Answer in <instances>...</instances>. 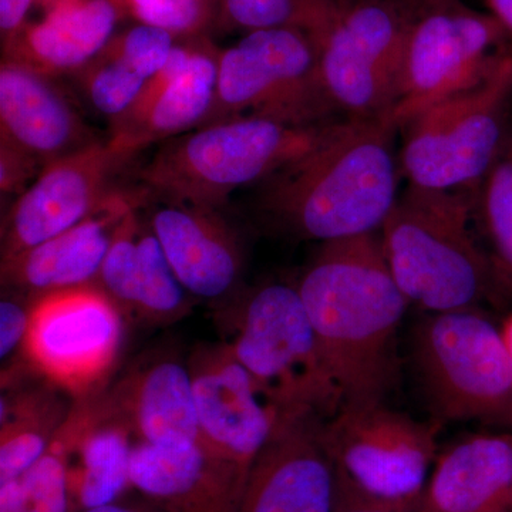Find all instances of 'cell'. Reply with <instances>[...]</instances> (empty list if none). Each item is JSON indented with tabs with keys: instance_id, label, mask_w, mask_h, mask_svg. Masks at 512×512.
I'll use <instances>...</instances> for the list:
<instances>
[{
	"instance_id": "cell-1",
	"label": "cell",
	"mask_w": 512,
	"mask_h": 512,
	"mask_svg": "<svg viewBox=\"0 0 512 512\" xmlns=\"http://www.w3.org/2000/svg\"><path fill=\"white\" fill-rule=\"evenodd\" d=\"M296 288L343 406L386 402L400 380L397 336L410 305L380 232L322 242Z\"/></svg>"
},
{
	"instance_id": "cell-2",
	"label": "cell",
	"mask_w": 512,
	"mask_h": 512,
	"mask_svg": "<svg viewBox=\"0 0 512 512\" xmlns=\"http://www.w3.org/2000/svg\"><path fill=\"white\" fill-rule=\"evenodd\" d=\"M397 131L389 114L329 123L311 150L262 181V210L320 244L380 231L399 197Z\"/></svg>"
},
{
	"instance_id": "cell-3",
	"label": "cell",
	"mask_w": 512,
	"mask_h": 512,
	"mask_svg": "<svg viewBox=\"0 0 512 512\" xmlns=\"http://www.w3.org/2000/svg\"><path fill=\"white\" fill-rule=\"evenodd\" d=\"M474 200L467 188L409 184L380 228L390 271L410 306L424 313L494 302L490 256L474 237Z\"/></svg>"
},
{
	"instance_id": "cell-4",
	"label": "cell",
	"mask_w": 512,
	"mask_h": 512,
	"mask_svg": "<svg viewBox=\"0 0 512 512\" xmlns=\"http://www.w3.org/2000/svg\"><path fill=\"white\" fill-rule=\"evenodd\" d=\"M222 340L288 414L328 420L343 399L320 352L296 285L241 288L215 308Z\"/></svg>"
},
{
	"instance_id": "cell-5",
	"label": "cell",
	"mask_w": 512,
	"mask_h": 512,
	"mask_svg": "<svg viewBox=\"0 0 512 512\" xmlns=\"http://www.w3.org/2000/svg\"><path fill=\"white\" fill-rule=\"evenodd\" d=\"M328 124L259 117L207 124L163 141L137 178L153 198L221 208L238 188L262 183L311 150Z\"/></svg>"
},
{
	"instance_id": "cell-6",
	"label": "cell",
	"mask_w": 512,
	"mask_h": 512,
	"mask_svg": "<svg viewBox=\"0 0 512 512\" xmlns=\"http://www.w3.org/2000/svg\"><path fill=\"white\" fill-rule=\"evenodd\" d=\"M410 355L437 421H511V356L480 309L426 313L412 330Z\"/></svg>"
},
{
	"instance_id": "cell-7",
	"label": "cell",
	"mask_w": 512,
	"mask_h": 512,
	"mask_svg": "<svg viewBox=\"0 0 512 512\" xmlns=\"http://www.w3.org/2000/svg\"><path fill=\"white\" fill-rule=\"evenodd\" d=\"M512 53L484 79L404 124L400 170L409 184L433 190L480 185L510 131Z\"/></svg>"
},
{
	"instance_id": "cell-8",
	"label": "cell",
	"mask_w": 512,
	"mask_h": 512,
	"mask_svg": "<svg viewBox=\"0 0 512 512\" xmlns=\"http://www.w3.org/2000/svg\"><path fill=\"white\" fill-rule=\"evenodd\" d=\"M318 42L296 28L245 33L221 49L217 89L202 126L218 121L259 117L320 126L330 113L318 77Z\"/></svg>"
},
{
	"instance_id": "cell-9",
	"label": "cell",
	"mask_w": 512,
	"mask_h": 512,
	"mask_svg": "<svg viewBox=\"0 0 512 512\" xmlns=\"http://www.w3.org/2000/svg\"><path fill=\"white\" fill-rule=\"evenodd\" d=\"M416 13L404 0H360L340 10L316 39L319 84L330 113L345 120L390 116Z\"/></svg>"
},
{
	"instance_id": "cell-10",
	"label": "cell",
	"mask_w": 512,
	"mask_h": 512,
	"mask_svg": "<svg viewBox=\"0 0 512 512\" xmlns=\"http://www.w3.org/2000/svg\"><path fill=\"white\" fill-rule=\"evenodd\" d=\"M439 424L421 423L386 403L343 406L323 421L336 477L376 500L419 511L437 458Z\"/></svg>"
},
{
	"instance_id": "cell-11",
	"label": "cell",
	"mask_w": 512,
	"mask_h": 512,
	"mask_svg": "<svg viewBox=\"0 0 512 512\" xmlns=\"http://www.w3.org/2000/svg\"><path fill=\"white\" fill-rule=\"evenodd\" d=\"M127 320L99 285L35 296L23 369L74 400L109 386Z\"/></svg>"
},
{
	"instance_id": "cell-12",
	"label": "cell",
	"mask_w": 512,
	"mask_h": 512,
	"mask_svg": "<svg viewBox=\"0 0 512 512\" xmlns=\"http://www.w3.org/2000/svg\"><path fill=\"white\" fill-rule=\"evenodd\" d=\"M510 40L493 15L460 0L419 10L407 33L402 87L390 119L400 130L421 111L474 86Z\"/></svg>"
},
{
	"instance_id": "cell-13",
	"label": "cell",
	"mask_w": 512,
	"mask_h": 512,
	"mask_svg": "<svg viewBox=\"0 0 512 512\" xmlns=\"http://www.w3.org/2000/svg\"><path fill=\"white\" fill-rule=\"evenodd\" d=\"M136 151L109 137L46 165L2 224V261L82 222L114 190L111 181Z\"/></svg>"
},
{
	"instance_id": "cell-14",
	"label": "cell",
	"mask_w": 512,
	"mask_h": 512,
	"mask_svg": "<svg viewBox=\"0 0 512 512\" xmlns=\"http://www.w3.org/2000/svg\"><path fill=\"white\" fill-rule=\"evenodd\" d=\"M188 366L202 441L249 471L278 424L291 414L222 342L198 345Z\"/></svg>"
},
{
	"instance_id": "cell-15",
	"label": "cell",
	"mask_w": 512,
	"mask_h": 512,
	"mask_svg": "<svg viewBox=\"0 0 512 512\" xmlns=\"http://www.w3.org/2000/svg\"><path fill=\"white\" fill-rule=\"evenodd\" d=\"M220 52L208 36L177 40L133 106L110 121V137L140 153L201 127L214 104Z\"/></svg>"
},
{
	"instance_id": "cell-16",
	"label": "cell",
	"mask_w": 512,
	"mask_h": 512,
	"mask_svg": "<svg viewBox=\"0 0 512 512\" xmlns=\"http://www.w3.org/2000/svg\"><path fill=\"white\" fill-rule=\"evenodd\" d=\"M323 421L313 414L282 419L249 468L235 512H333L338 481Z\"/></svg>"
},
{
	"instance_id": "cell-17",
	"label": "cell",
	"mask_w": 512,
	"mask_h": 512,
	"mask_svg": "<svg viewBox=\"0 0 512 512\" xmlns=\"http://www.w3.org/2000/svg\"><path fill=\"white\" fill-rule=\"evenodd\" d=\"M147 218L164 254L192 298L227 303L242 288L244 245L220 208L151 198Z\"/></svg>"
},
{
	"instance_id": "cell-18",
	"label": "cell",
	"mask_w": 512,
	"mask_h": 512,
	"mask_svg": "<svg viewBox=\"0 0 512 512\" xmlns=\"http://www.w3.org/2000/svg\"><path fill=\"white\" fill-rule=\"evenodd\" d=\"M146 188H114L82 222L42 244L2 261L3 288L39 296L99 284L101 266L117 228L136 208L147 207Z\"/></svg>"
},
{
	"instance_id": "cell-19",
	"label": "cell",
	"mask_w": 512,
	"mask_h": 512,
	"mask_svg": "<svg viewBox=\"0 0 512 512\" xmlns=\"http://www.w3.org/2000/svg\"><path fill=\"white\" fill-rule=\"evenodd\" d=\"M101 403L111 419L130 431L136 443L204 444L190 366L178 353L138 357L101 392Z\"/></svg>"
},
{
	"instance_id": "cell-20",
	"label": "cell",
	"mask_w": 512,
	"mask_h": 512,
	"mask_svg": "<svg viewBox=\"0 0 512 512\" xmlns=\"http://www.w3.org/2000/svg\"><path fill=\"white\" fill-rule=\"evenodd\" d=\"M249 471L197 441L136 443L133 491L167 512H235Z\"/></svg>"
},
{
	"instance_id": "cell-21",
	"label": "cell",
	"mask_w": 512,
	"mask_h": 512,
	"mask_svg": "<svg viewBox=\"0 0 512 512\" xmlns=\"http://www.w3.org/2000/svg\"><path fill=\"white\" fill-rule=\"evenodd\" d=\"M143 210L131 211L117 228L97 285L127 323L171 325L191 312L195 299L174 274Z\"/></svg>"
},
{
	"instance_id": "cell-22",
	"label": "cell",
	"mask_w": 512,
	"mask_h": 512,
	"mask_svg": "<svg viewBox=\"0 0 512 512\" xmlns=\"http://www.w3.org/2000/svg\"><path fill=\"white\" fill-rule=\"evenodd\" d=\"M97 140L53 77L2 60L0 141L33 158L43 170Z\"/></svg>"
},
{
	"instance_id": "cell-23",
	"label": "cell",
	"mask_w": 512,
	"mask_h": 512,
	"mask_svg": "<svg viewBox=\"0 0 512 512\" xmlns=\"http://www.w3.org/2000/svg\"><path fill=\"white\" fill-rule=\"evenodd\" d=\"M120 10L113 0H56L37 22L2 40V60L46 76L76 74L116 33Z\"/></svg>"
},
{
	"instance_id": "cell-24",
	"label": "cell",
	"mask_w": 512,
	"mask_h": 512,
	"mask_svg": "<svg viewBox=\"0 0 512 512\" xmlns=\"http://www.w3.org/2000/svg\"><path fill=\"white\" fill-rule=\"evenodd\" d=\"M101 392L74 400L62 427L74 512L114 503L133 491L130 466L136 441L106 413Z\"/></svg>"
},
{
	"instance_id": "cell-25",
	"label": "cell",
	"mask_w": 512,
	"mask_h": 512,
	"mask_svg": "<svg viewBox=\"0 0 512 512\" xmlns=\"http://www.w3.org/2000/svg\"><path fill=\"white\" fill-rule=\"evenodd\" d=\"M419 512H512V434H480L437 456Z\"/></svg>"
},
{
	"instance_id": "cell-26",
	"label": "cell",
	"mask_w": 512,
	"mask_h": 512,
	"mask_svg": "<svg viewBox=\"0 0 512 512\" xmlns=\"http://www.w3.org/2000/svg\"><path fill=\"white\" fill-rule=\"evenodd\" d=\"M177 42L173 35L137 25L114 33L107 45L76 73L94 110L119 119L137 100L144 84L164 66Z\"/></svg>"
},
{
	"instance_id": "cell-27",
	"label": "cell",
	"mask_w": 512,
	"mask_h": 512,
	"mask_svg": "<svg viewBox=\"0 0 512 512\" xmlns=\"http://www.w3.org/2000/svg\"><path fill=\"white\" fill-rule=\"evenodd\" d=\"M73 404L70 394L32 373L2 384L0 483L23 476L40 460Z\"/></svg>"
},
{
	"instance_id": "cell-28",
	"label": "cell",
	"mask_w": 512,
	"mask_h": 512,
	"mask_svg": "<svg viewBox=\"0 0 512 512\" xmlns=\"http://www.w3.org/2000/svg\"><path fill=\"white\" fill-rule=\"evenodd\" d=\"M478 218L494 269V302L512 298V126L480 184Z\"/></svg>"
},
{
	"instance_id": "cell-29",
	"label": "cell",
	"mask_w": 512,
	"mask_h": 512,
	"mask_svg": "<svg viewBox=\"0 0 512 512\" xmlns=\"http://www.w3.org/2000/svg\"><path fill=\"white\" fill-rule=\"evenodd\" d=\"M340 10L329 0H218L215 29L229 33L296 28L316 39L332 25Z\"/></svg>"
},
{
	"instance_id": "cell-30",
	"label": "cell",
	"mask_w": 512,
	"mask_h": 512,
	"mask_svg": "<svg viewBox=\"0 0 512 512\" xmlns=\"http://www.w3.org/2000/svg\"><path fill=\"white\" fill-rule=\"evenodd\" d=\"M0 512H74L63 429L23 476L0 483Z\"/></svg>"
},
{
	"instance_id": "cell-31",
	"label": "cell",
	"mask_w": 512,
	"mask_h": 512,
	"mask_svg": "<svg viewBox=\"0 0 512 512\" xmlns=\"http://www.w3.org/2000/svg\"><path fill=\"white\" fill-rule=\"evenodd\" d=\"M123 18L170 33L175 39L208 36L215 29L218 0H113Z\"/></svg>"
},
{
	"instance_id": "cell-32",
	"label": "cell",
	"mask_w": 512,
	"mask_h": 512,
	"mask_svg": "<svg viewBox=\"0 0 512 512\" xmlns=\"http://www.w3.org/2000/svg\"><path fill=\"white\" fill-rule=\"evenodd\" d=\"M0 301V360L2 376L25 372L23 349L28 338L35 296L3 288Z\"/></svg>"
},
{
	"instance_id": "cell-33",
	"label": "cell",
	"mask_w": 512,
	"mask_h": 512,
	"mask_svg": "<svg viewBox=\"0 0 512 512\" xmlns=\"http://www.w3.org/2000/svg\"><path fill=\"white\" fill-rule=\"evenodd\" d=\"M42 167L22 151L0 141V191L3 195L22 194Z\"/></svg>"
},
{
	"instance_id": "cell-34",
	"label": "cell",
	"mask_w": 512,
	"mask_h": 512,
	"mask_svg": "<svg viewBox=\"0 0 512 512\" xmlns=\"http://www.w3.org/2000/svg\"><path fill=\"white\" fill-rule=\"evenodd\" d=\"M336 481H338V488H336L333 512H419L416 508L369 497L345 481L339 480L338 477H336Z\"/></svg>"
},
{
	"instance_id": "cell-35",
	"label": "cell",
	"mask_w": 512,
	"mask_h": 512,
	"mask_svg": "<svg viewBox=\"0 0 512 512\" xmlns=\"http://www.w3.org/2000/svg\"><path fill=\"white\" fill-rule=\"evenodd\" d=\"M36 0H0V36L8 39L28 22L29 10Z\"/></svg>"
},
{
	"instance_id": "cell-36",
	"label": "cell",
	"mask_w": 512,
	"mask_h": 512,
	"mask_svg": "<svg viewBox=\"0 0 512 512\" xmlns=\"http://www.w3.org/2000/svg\"><path fill=\"white\" fill-rule=\"evenodd\" d=\"M136 494L131 497L130 493H128L123 498H120V500L114 501V503L89 508V510L82 512H167L163 508L158 507V505L146 500V498L141 497L140 494Z\"/></svg>"
},
{
	"instance_id": "cell-37",
	"label": "cell",
	"mask_w": 512,
	"mask_h": 512,
	"mask_svg": "<svg viewBox=\"0 0 512 512\" xmlns=\"http://www.w3.org/2000/svg\"><path fill=\"white\" fill-rule=\"evenodd\" d=\"M493 15L512 37V0H484Z\"/></svg>"
},
{
	"instance_id": "cell-38",
	"label": "cell",
	"mask_w": 512,
	"mask_h": 512,
	"mask_svg": "<svg viewBox=\"0 0 512 512\" xmlns=\"http://www.w3.org/2000/svg\"><path fill=\"white\" fill-rule=\"evenodd\" d=\"M409 3L414 10H426L431 8H437V6L447 5V3L454 2V0H404Z\"/></svg>"
},
{
	"instance_id": "cell-39",
	"label": "cell",
	"mask_w": 512,
	"mask_h": 512,
	"mask_svg": "<svg viewBox=\"0 0 512 512\" xmlns=\"http://www.w3.org/2000/svg\"><path fill=\"white\" fill-rule=\"evenodd\" d=\"M501 333H503L505 346H507L508 353H510L512 360V315L507 319V322L504 323Z\"/></svg>"
},
{
	"instance_id": "cell-40",
	"label": "cell",
	"mask_w": 512,
	"mask_h": 512,
	"mask_svg": "<svg viewBox=\"0 0 512 512\" xmlns=\"http://www.w3.org/2000/svg\"><path fill=\"white\" fill-rule=\"evenodd\" d=\"M329 2H332L339 10H343L350 8V6L355 5V3L360 2V0H329Z\"/></svg>"
},
{
	"instance_id": "cell-41",
	"label": "cell",
	"mask_w": 512,
	"mask_h": 512,
	"mask_svg": "<svg viewBox=\"0 0 512 512\" xmlns=\"http://www.w3.org/2000/svg\"><path fill=\"white\" fill-rule=\"evenodd\" d=\"M53 2H56V0H36L35 5L42 6L43 9H46L47 6L52 5Z\"/></svg>"
},
{
	"instance_id": "cell-42",
	"label": "cell",
	"mask_w": 512,
	"mask_h": 512,
	"mask_svg": "<svg viewBox=\"0 0 512 512\" xmlns=\"http://www.w3.org/2000/svg\"><path fill=\"white\" fill-rule=\"evenodd\" d=\"M511 423H512V419H511Z\"/></svg>"
}]
</instances>
